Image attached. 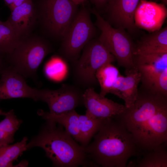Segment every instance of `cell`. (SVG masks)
<instances>
[{
  "label": "cell",
  "mask_w": 167,
  "mask_h": 167,
  "mask_svg": "<svg viewBox=\"0 0 167 167\" xmlns=\"http://www.w3.org/2000/svg\"><path fill=\"white\" fill-rule=\"evenodd\" d=\"M114 117L131 134L140 155L167 142V95L141 85L134 104Z\"/></svg>",
  "instance_id": "1"
},
{
  "label": "cell",
  "mask_w": 167,
  "mask_h": 167,
  "mask_svg": "<svg viewBox=\"0 0 167 167\" xmlns=\"http://www.w3.org/2000/svg\"><path fill=\"white\" fill-rule=\"evenodd\" d=\"M93 138L84 147L90 166L126 167L130 158L140 156L132 135L114 117L106 119Z\"/></svg>",
  "instance_id": "2"
},
{
  "label": "cell",
  "mask_w": 167,
  "mask_h": 167,
  "mask_svg": "<svg viewBox=\"0 0 167 167\" xmlns=\"http://www.w3.org/2000/svg\"><path fill=\"white\" fill-rule=\"evenodd\" d=\"M75 141L62 125L46 120L38 134L27 143V148H42L56 167L89 166L84 147Z\"/></svg>",
  "instance_id": "3"
},
{
  "label": "cell",
  "mask_w": 167,
  "mask_h": 167,
  "mask_svg": "<svg viewBox=\"0 0 167 167\" xmlns=\"http://www.w3.org/2000/svg\"><path fill=\"white\" fill-rule=\"evenodd\" d=\"M115 60L98 38L93 39L84 47L79 58L71 64L74 84L84 90L95 88L98 84L96 77L97 70L104 65Z\"/></svg>",
  "instance_id": "4"
},
{
  "label": "cell",
  "mask_w": 167,
  "mask_h": 167,
  "mask_svg": "<svg viewBox=\"0 0 167 167\" xmlns=\"http://www.w3.org/2000/svg\"><path fill=\"white\" fill-rule=\"evenodd\" d=\"M38 23L50 36L62 40L79 11L71 0H35Z\"/></svg>",
  "instance_id": "5"
},
{
  "label": "cell",
  "mask_w": 167,
  "mask_h": 167,
  "mask_svg": "<svg viewBox=\"0 0 167 167\" xmlns=\"http://www.w3.org/2000/svg\"><path fill=\"white\" fill-rule=\"evenodd\" d=\"M52 51L51 45L46 39L31 35L20 39L12 53L6 57V60L25 78H33L45 57Z\"/></svg>",
  "instance_id": "6"
},
{
  "label": "cell",
  "mask_w": 167,
  "mask_h": 167,
  "mask_svg": "<svg viewBox=\"0 0 167 167\" xmlns=\"http://www.w3.org/2000/svg\"><path fill=\"white\" fill-rule=\"evenodd\" d=\"M90 11L82 4L61 41L60 54L71 64L79 58L84 47L96 36V28Z\"/></svg>",
  "instance_id": "7"
},
{
  "label": "cell",
  "mask_w": 167,
  "mask_h": 167,
  "mask_svg": "<svg viewBox=\"0 0 167 167\" xmlns=\"http://www.w3.org/2000/svg\"><path fill=\"white\" fill-rule=\"evenodd\" d=\"M90 11L96 17L95 26L101 31L98 39L115 57L118 65L124 68L125 72L134 68L133 52L135 45L125 29L113 27L94 8Z\"/></svg>",
  "instance_id": "8"
},
{
  "label": "cell",
  "mask_w": 167,
  "mask_h": 167,
  "mask_svg": "<svg viewBox=\"0 0 167 167\" xmlns=\"http://www.w3.org/2000/svg\"><path fill=\"white\" fill-rule=\"evenodd\" d=\"M84 91L75 84H62L57 89H40L39 101L47 104L50 113L60 114L84 105Z\"/></svg>",
  "instance_id": "9"
},
{
  "label": "cell",
  "mask_w": 167,
  "mask_h": 167,
  "mask_svg": "<svg viewBox=\"0 0 167 167\" xmlns=\"http://www.w3.org/2000/svg\"><path fill=\"white\" fill-rule=\"evenodd\" d=\"M0 79V99L28 98L39 101L40 89L32 88L25 78L11 66L2 70Z\"/></svg>",
  "instance_id": "10"
},
{
  "label": "cell",
  "mask_w": 167,
  "mask_h": 167,
  "mask_svg": "<svg viewBox=\"0 0 167 167\" xmlns=\"http://www.w3.org/2000/svg\"><path fill=\"white\" fill-rule=\"evenodd\" d=\"M140 0H109L105 8L107 20L116 28L135 31V12Z\"/></svg>",
  "instance_id": "11"
},
{
  "label": "cell",
  "mask_w": 167,
  "mask_h": 167,
  "mask_svg": "<svg viewBox=\"0 0 167 167\" xmlns=\"http://www.w3.org/2000/svg\"><path fill=\"white\" fill-rule=\"evenodd\" d=\"M83 97L84 105L87 109L86 114L95 118L114 117L122 113L126 108L125 105L98 93L94 88L86 89Z\"/></svg>",
  "instance_id": "12"
},
{
  "label": "cell",
  "mask_w": 167,
  "mask_h": 167,
  "mask_svg": "<svg viewBox=\"0 0 167 167\" xmlns=\"http://www.w3.org/2000/svg\"><path fill=\"white\" fill-rule=\"evenodd\" d=\"M20 40L31 35L38 23L37 13L32 0H26L11 11L7 20Z\"/></svg>",
  "instance_id": "13"
},
{
  "label": "cell",
  "mask_w": 167,
  "mask_h": 167,
  "mask_svg": "<svg viewBox=\"0 0 167 167\" xmlns=\"http://www.w3.org/2000/svg\"><path fill=\"white\" fill-rule=\"evenodd\" d=\"M166 14L164 5L140 0L135 13V24L147 30L156 31L160 29Z\"/></svg>",
  "instance_id": "14"
},
{
  "label": "cell",
  "mask_w": 167,
  "mask_h": 167,
  "mask_svg": "<svg viewBox=\"0 0 167 167\" xmlns=\"http://www.w3.org/2000/svg\"><path fill=\"white\" fill-rule=\"evenodd\" d=\"M133 61L141 84L147 86L167 68V53L133 55Z\"/></svg>",
  "instance_id": "15"
},
{
  "label": "cell",
  "mask_w": 167,
  "mask_h": 167,
  "mask_svg": "<svg viewBox=\"0 0 167 167\" xmlns=\"http://www.w3.org/2000/svg\"><path fill=\"white\" fill-rule=\"evenodd\" d=\"M125 74L126 76L120 75L116 79L109 93L122 99L125 101V106L129 108L134 104L136 100L141 77L135 67L125 72Z\"/></svg>",
  "instance_id": "16"
},
{
  "label": "cell",
  "mask_w": 167,
  "mask_h": 167,
  "mask_svg": "<svg viewBox=\"0 0 167 167\" xmlns=\"http://www.w3.org/2000/svg\"><path fill=\"white\" fill-rule=\"evenodd\" d=\"M167 53V28L144 36L134 46L133 55Z\"/></svg>",
  "instance_id": "17"
},
{
  "label": "cell",
  "mask_w": 167,
  "mask_h": 167,
  "mask_svg": "<svg viewBox=\"0 0 167 167\" xmlns=\"http://www.w3.org/2000/svg\"><path fill=\"white\" fill-rule=\"evenodd\" d=\"M37 113L46 120L54 122L62 125L76 141L81 143L79 114L75 110L65 113L55 115L40 109L38 111Z\"/></svg>",
  "instance_id": "18"
},
{
  "label": "cell",
  "mask_w": 167,
  "mask_h": 167,
  "mask_svg": "<svg viewBox=\"0 0 167 167\" xmlns=\"http://www.w3.org/2000/svg\"><path fill=\"white\" fill-rule=\"evenodd\" d=\"M167 143L161 144L146 151L135 161L131 162L126 167H167Z\"/></svg>",
  "instance_id": "19"
},
{
  "label": "cell",
  "mask_w": 167,
  "mask_h": 167,
  "mask_svg": "<svg viewBox=\"0 0 167 167\" xmlns=\"http://www.w3.org/2000/svg\"><path fill=\"white\" fill-rule=\"evenodd\" d=\"M5 116L0 122V146L13 142L15 134L23 122L17 118L13 109L7 112Z\"/></svg>",
  "instance_id": "20"
},
{
  "label": "cell",
  "mask_w": 167,
  "mask_h": 167,
  "mask_svg": "<svg viewBox=\"0 0 167 167\" xmlns=\"http://www.w3.org/2000/svg\"><path fill=\"white\" fill-rule=\"evenodd\" d=\"M105 119L95 118L86 113L84 115H79L82 146L84 147L89 144L91 139L98 131Z\"/></svg>",
  "instance_id": "21"
},
{
  "label": "cell",
  "mask_w": 167,
  "mask_h": 167,
  "mask_svg": "<svg viewBox=\"0 0 167 167\" xmlns=\"http://www.w3.org/2000/svg\"><path fill=\"white\" fill-rule=\"evenodd\" d=\"M28 139L25 136L21 141L13 144L0 146V167L14 166L13 162L28 150Z\"/></svg>",
  "instance_id": "22"
},
{
  "label": "cell",
  "mask_w": 167,
  "mask_h": 167,
  "mask_svg": "<svg viewBox=\"0 0 167 167\" xmlns=\"http://www.w3.org/2000/svg\"><path fill=\"white\" fill-rule=\"evenodd\" d=\"M120 75L118 69L112 63L105 64L97 70L96 77L101 87V95L105 96L109 93L114 81Z\"/></svg>",
  "instance_id": "23"
},
{
  "label": "cell",
  "mask_w": 167,
  "mask_h": 167,
  "mask_svg": "<svg viewBox=\"0 0 167 167\" xmlns=\"http://www.w3.org/2000/svg\"><path fill=\"white\" fill-rule=\"evenodd\" d=\"M20 40L8 20L0 22V53L6 57L10 54Z\"/></svg>",
  "instance_id": "24"
},
{
  "label": "cell",
  "mask_w": 167,
  "mask_h": 167,
  "mask_svg": "<svg viewBox=\"0 0 167 167\" xmlns=\"http://www.w3.org/2000/svg\"><path fill=\"white\" fill-rule=\"evenodd\" d=\"M145 86L167 95V68L156 77L149 84Z\"/></svg>",
  "instance_id": "25"
},
{
  "label": "cell",
  "mask_w": 167,
  "mask_h": 167,
  "mask_svg": "<svg viewBox=\"0 0 167 167\" xmlns=\"http://www.w3.org/2000/svg\"><path fill=\"white\" fill-rule=\"evenodd\" d=\"M96 10L105 8L109 0H91Z\"/></svg>",
  "instance_id": "26"
},
{
  "label": "cell",
  "mask_w": 167,
  "mask_h": 167,
  "mask_svg": "<svg viewBox=\"0 0 167 167\" xmlns=\"http://www.w3.org/2000/svg\"><path fill=\"white\" fill-rule=\"evenodd\" d=\"M6 56L0 53V75L4 68L6 67L5 66V61H6Z\"/></svg>",
  "instance_id": "27"
},
{
  "label": "cell",
  "mask_w": 167,
  "mask_h": 167,
  "mask_svg": "<svg viewBox=\"0 0 167 167\" xmlns=\"http://www.w3.org/2000/svg\"><path fill=\"white\" fill-rule=\"evenodd\" d=\"M5 5L9 8L14 3L15 0H4Z\"/></svg>",
  "instance_id": "28"
},
{
  "label": "cell",
  "mask_w": 167,
  "mask_h": 167,
  "mask_svg": "<svg viewBox=\"0 0 167 167\" xmlns=\"http://www.w3.org/2000/svg\"><path fill=\"white\" fill-rule=\"evenodd\" d=\"M77 5H82L84 4L86 0H71Z\"/></svg>",
  "instance_id": "29"
},
{
  "label": "cell",
  "mask_w": 167,
  "mask_h": 167,
  "mask_svg": "<svg viewBox=\"0 0 167 167\" xmlns=\"http://www.w3.org/2000/svg\"><path fill=\"white\" fill-rule=\"evenodd\" d=\"M6 112H5L2 111L0 109V115H2V116H5L6 114Z\"/></svg>",
  "instance_id": "30"
},
{
  "label": "cell",
  "mask_w": 167,
  "mask_h": 167,
  "mask_svg": "<svg viewBox=\"0 0 167 167\" xmlns=\"http://www.w3.org/2000/svg\"></svg>",
  "instance_id": "31"
}]
</instances>
